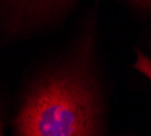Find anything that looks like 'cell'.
Returning <instances> with one entry per match:
<instances>
[{"mask_svg": "<svg viewBox=\"0 0 151 136\" xmlns=\"http://www.w3.org/2000/svg\"><path fill=\"white\" fill-rule=\"evenodd\" d=\"M18 136H97L98 104L79 68H63L37 83L17 120Z\"/></svg>", "mask_w": 151, "mask_h": 136, "instance_id": "1", "label": "cell"}, {"mask_svg": "<svg viewBox=\"0 0 151 136\" xmlns=\"http://www.w3.org/2000/svg\"><path fill=\"white\" fill-rule=\"evenodd\" d=\"M75 0H4V19L11 32L33 26L63 12Z\"/></svg>", "mask_w": 151, "mask_h": 136, "instance_id": "2", "label": "cell"}, {"mask_svg": "<svg viewBox=\"0 0 151 136\" xmlns=\"http://www.w3.org/2000/svg\"><path fill=\"white\" fill-rule=\"evenodd\" d=\"M134 67L140 73H143L147 79L151 80V59L143 55L142 52H136V60L134 63Z\"/></svg>", "mask_w": 151, "mask_h": 136, "instance_id": "3", "label": "cell"}, {"mask_svg": "<svg viewBox=\"0 0 151 136\" xmlns=\"http://www.w3.org/2000/svg\"><path fill=\"white\" fill-rule=\"evenodd\" d=\"M135 1L140 4H146V6H151V0H135Z\"/></svg>", "mask_w": 151, "mask_h": 136, "instance_id": "4", "label": "cell"}]
</instances>
